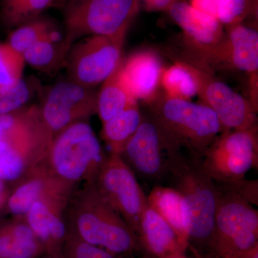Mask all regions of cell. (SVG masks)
Instances as JSON below:
<instances>
[{
    "mask_svg": "<svg viewBox=\"0 0 258 258\" xmlns=\"http://www.w3.org/2000/svg\"><path fill=\"white\" fill-rule=\"evenodd\" d=\"M57 0H22L16 9L3 23L9 28H17L39 18L44 10L54 5Z\"/></svg>",
    "mask_w": 258,
    "mask_h": 258,
    "instance_id": "f1b7e54d",
    "label": "cell"
},
{
    "mask_svg": "<svg viewBox=\"0 0 258 258\" xmlns=\"http://www.w3.org/2000/svg\"><path fill=\"white\" fill-rule=\"evenodd\" d=\"M71 47L53 30L23 54L24 60L34 69L47 72L64 63Z\"/></svg>",
    "mask_w": 258,
    "mask_h": 258,
    "instance_id": "d6986e66",
    "label": "cell"
},
{
    "mask_svg": "<svg viewBox=\"0 0 258 258\" xmlns=\"http://www.w3.org/2000/svg\"><path fill=\"white\" fill-rule=\"evenodd\" d=\"M147 200L151 208L188 240L189 215L186 204L179 192L169 186H157L153 188Z\"/></svg>",
    "mask_w": 258,
    "mask_h": 258,
    "instance_id": "ac0fdd59",
    "label": "cell"
},
{
    "mask_svg": "<svg viewBox=\"0 0 258 258\" xmlns=\"http://www.w3.org/2000/svg\"><path fill=\"white\" fill-rule=\"evenodd\" d=\"M44 184L42 180L32 179L20 185L10 195L8 208L15 215H27L32 205L42 195Z\"/></svg>",
    "mask_w": 258,
    "mask_h": 258,
    "instance_id": "484cf974",
    "label": "cell"
},
{
    "mask_svg": "<svg viewBox=\"0 0 258 258\" xmlns=\"http://www.w3.org/2000/svg\"><path fill=\"white\" fill-rule=\"evenodd\" d=\"M189 4L195 9L204 14L210 15L216 19L218 18L220 0H191Z\"/></svg>",
    "mask_w": 258,
    "mask_h": 258,
    "instance_id": "1f68e13d",
    "label": "cell"
},
{
    "mask_svg": "<svg viewBox=\"0 0 258 258\" xmlns=\"http://www.w3.org/2000/svg\"><path fill=\"white\" fill-rule=\"evenodd\" d=\"M248 4L249 15H252L254 18L258 17V0H247Z\"/></svg>",
    "mask_w": 258,
    "mask_h": 258,
    "instance_id": "e575fe53",
    "label": "cell"
},
{
    "mask_svg": "<svg viewBox=\"0 0 258 258\" xmlns=\"http://www.w3.org/2000/svg\"><path fill=\"white\" fill-rule=\"evenodd\" d=\"M71 258H75V257H72V256H71Z\"/></svg>",
    "mask_w": 258,
    "mask_h": 258,
    "instance_id": "f35d334b",
    "label": "cell"
},
{
    "mask_svg": "<svg viewBox=\"0 0 258 258\" xmlns=\"http://www.w3.org/2000/svg\"><path fill=\"white\" fill-rule=\"evenodd\" d=\"M40 249V240L27 224L0 228V258H35Z\"/></svg>",
    "mask_w": 258,
    "mask_h": 258,
    "instance_id": "ffe728a7",
    "label": "cell"
},
{
    "mask_svg": "<svg viewBox=\"0 0 258 258\" xmlns=\"http://www.w3.org/2000/svg\"><path fill=\"white\" fill-rule=\"evenodd\" d=\"M21 1L22 0H3L1 16L3 22L9 18L10 15L16 9Z\"/></svg>",
    "mask_w": 258,
    "mask_h": 258,
    "instance_id": "836d02e7",
    "label": "cell"
},
{
    "mask_svg": "<svg viewBox=\"0 0 258 258\" xmlns=\"http://www.w3.org/2000/svg\"><path fill=\"white\" fill-rule=\"evenodd\" d=\"M125 36L91 35L73 45L64 61L70 81L87 88L103 83L123 62Z\"/></svg>",
    "mask_w": 258,
    "mask_h": 258,
    "instance_id": "ba28073f",
    "label": "cell"
},
{
    "mask_svg": "<svg viewBox=\"0 0 258 258\" xmlns=\"http://www.w3.org/2000/svg\"><path fill=\"white\" fill-rule=\"evenodd\" d=\"M138 103L103 123V139L111 154H120L143 120Z\"/></svg>",
    "mask_w": 258,
    "mask_h": 258,
    "instance_id": "44dd1931",
    "label": "cell"
},
{
    "mask_svg": "<svg viewBox=\"0 0 258 258\" xmlns=\"http://www.w3.org/2000/svg\"><path fill=\"white\" fill-rule=\"evenodd\" d=\"M121 64L103 83L101 90L98 93L97 113L99 115L102 123L138 103L122 77Z\"/></svg>",
    "mask_w": 258,
    "mask_h": 258,
    "instance_id": "e0dca14e",
    "label": "cell"
},
{
    "mask_svg": "<svg viewBox=\"0 0 258 258\" xmlns=\"http://www.w3.org/2000/svg\"><path fill=\"white\" fill-rule=\"evenodd\" d=\"M195 47L215 46L223 40V25L217 19L198 11L186 0H180L167 10Z\"/></svg>",
    "mask_w": 258,
    "mask_h": 258,
    "instance_id": "2e32d148",
    "label": "cell"
},
{
    "mask_svg": "<svg viewBox=\"0 0 258 258\" xmlns=\"http://www.w3.org/2000/svg\"><path fill=\"white\" fill-rule=\"evenodd\" d=\"M163 70L159 56L150 50L134 53L120 66L122 77L134 98L147 103L158 94Z\"/></svg>",
    "mask_w": 258,
    "mask_h": 258,
    "instance_id": "9a60e30c",
    "label": "cell"
},
{
    "mask_svg": "<svg viewBox=\"0 0 258 258\" xmlns=\"http://www.w3.org/2000/svg\"><path fill=\"white\" fill-rule=\"evenodd\" d=\"M138 237L140 243L157 258H169L184 254L189 247L188 240L149 204L141 218Z\"/></svg>",
    "mask_w": 258,
    "mask_h": 258,
    "instance_id": "5bb4252c",
    "label": "cell"
},
{
    "mask_svg": "<svg viewBox=\"0 0 258 258\" xmlns=\"http://www.w3.org/2000/svg\"><path fill=\"white\" fill-rule=\"evenodd\" d=\"M249 16L247 0H220L218 19L226 26L242 23Z\"/></svg>",
    "mask_w": 258,
    "mask_h": 258,
    "instance_id": "f546056e",
    "label": "cell"
},
{
    "mask_svg": "<svg viewBox=\"0 0 258 258\" xmlns=\"http://www.w3.org/2000/svg\"><path fill=\"white\" fill-rule=\"evenodd\" d=\"M40 108L24 106L9 114L0 115V142H10L33 133L42 124Z\"/></svg>",
    "mask_w": 258,
    "mask_h": 258,
    "instance_id": "603a6c76",
    "label": "cell"
},
{
    "mask_svg": "<svg viewBox=\"0 0 258 258\" xmlns=\"http://www.w3.org/2000/svg\"><path fill=\"white\" fill-rule=\"evenodd\" d=\"M53 30L47 20L38 18L17 27L10 33L7 42L13 50L23 55L35 42Z\"/></svg>",
    "mask_w": 258,
    "mask_h": 258,
    "instance_id": "d4e9b609",
    "label": "cell"
},
{
    "mask_svg": "<svg viewBox=\"0 0 258 258\" xmlns=\"http://www.w3.org/2000/svg\"><path fill=\"white\" fill-rule=\"evenodd\" d=\"M27 216L29 227L40 242L49 243L63 240L66 233L64 222L43 202H35Z\"/></svg>",
    "mask_w": 258,
    "mask_h": 258,
    "instance_id": "7402d4cb",
    "label": "cell"
},
{
    "mask_svg": "<svg viewBox=\"0 0 258 258\" xmlns=\"http://www.w3.org/2000/svg\"><path fill=\"white\" fill-rule=\"evenodd\" d=\"M203 163L216 183L244 179L250 169H257V125L222 132L204 154Z\"/></svg>",
    "mask_w": 258,
    "mask_h": 258,
    "instance_id": "52a82bcc",
    "label": "cell"
},
{
    "mask_svg": "<svg viewBox=\"0 0 258 258\" xmlns=\"http://www.w3.org/2000/svg\"><path fill=\"white\" fill-rule=\"evenodd\" d=\"M96 189L138 236L147 197L119 154L107 157L96 177Z\"/></svg>",
    "mask_w": 258,
    "mask_h": 258,
    "instance_id": "9c48e42d",
    "label": "cell"
},
{
    "mask_svg": "<svg viewBox=\"0 0 258 258\" xmlns=\"http://www.w3.org/2000/svg\"><path fill=\"white\" fill-rule=\"evenodd\" d=\"M25 63L23 56L8 42L0 43V91L23 79Z\"/></svg>",
    "mask_w": 258,
    "mask_h": 258,
    "instance_id": "4316f807",
    "label": "cell"
},
{
    "mask_svg": "<svg viewBox=\"0 0 258 258\" xmlns=\"http://www.w3.org/2000/svg\"><path fill=\"white\" fill-rule=\"evenodd\" d=\"M32 86L23 79L0 91V115L9 114L23 108L31 98Z\"/></svg>",
    "mask_w": 258,
    "mask_h": 258,
    "instance_id": "83f0119b",
    "label": "cell"
},
{
    "mask_svg": "<svg viewBox=\"0 0 258 258\" xmlns=\"http://www.w3.org/2000/svg\"><path fill=\"white\" fill-rule=\"evenodd\" d=\"M223 40L215 46L198 49L203 58L214 63H224L232 69L257 77L258 32L243 23L227 26Z\"/></svg>",
    "mask_w": 258,
    "mask_h": 258,
    "instance_id": "4fadbf2b",
    "label": "cell"
},
{
    "mask_svg": "<svg viewBox=\"0 0 258 258\" xmlns=\"http://www.w3.org/2000/svg\"><path fill=\"white\" fill-rule=\"evenodd\" d=\"M240 258H258V246L251 249L250 251L244 254Z\"/></svg>",
    "mask_w": 258,
    "mask_h": 258,
    "instance_id": "d590c367",
    "label": "cell"
},
{
    "mask_svg": "<svg viewBox=\"0 0 258 258\" xmlns=\"http://www.w3.org/2000/svg\"><path fill=\"white\" fill-rule=\"evenodd\" d=\"M179 151L164 137L152 117L142 123L119 154L134 174L162 182L171 157Z\"/></svg>",
    "mask_w": 258,
    "mask_h": 258,
    "instance_id": "8fae6325",
    "label": "cell"
},
{
    "mask_svg": "<svg viewBox=\"0 0 258 258\" xmlns=\"http://www.w3.org/2000/svg\"><path fill=\"white\" fill-rule=\"evenodd\" d=\"M86 201V208L76 220L80 240L115 255L130 253L138 248L141 244L138 236L96 188Z\"/></svg>",
    "mask_w": 258,
    "mask_h": 258,
    "instance_id": "8992f818",
    "label": "cell"
},
{
    "mask_svg": "<svg viewBox=\"0 0 258 258\" xmlns=\"http://www.w3.org/2000/svg\"><path fill=\"white\" fill-rule=\"evenodd\" d=\"M191 251H192V250H191ZM192 252H194V254H195V257H196L197 258H201L200 257V256L198 255V254L196 253V252H195V251H192ZM169 258H188V257H186V256L184 255V254H176V255L172 256V257H170Z\"/></svg>",
    "mask_w": 258,
    "mask_h": 258,
    "instance_id": "8d00e7d4",
    "label": "cell"
},
{
    "mask_svg": "<svg viewBox=\"0 0 258 258\" xmlns=\"http://www.w3.org/2000/svg\"><path fill=\"white\" fill-rule=\"evenodd\" d=\"M71 256L75 258H116L115 254L98 246L84 241H75L71 248Z\"/></svg>",
    "mask_w": 258,
    "mask_h": 258,
    "instance_id": "4dcf8cb0",
    "label": "cell"
},
{
    "mask_svg": "<svg viewBox=\"0 0 258 258\" xmlns=\"http://www.w3.org/2000/svg\"><path fill=\"white\" fill-rule=\"evenodd\" d=\"M151 117L176 149L203 157L222 133L217 115L203 103L157 95L149 102Z\"/></svg>",
    "mask_w": 258,
    "mask_h": 258,
    "instance_id": "7a4b0ae2",
    "label": "cell"
},
{
    "mask_svg": "<svg viewBox=\"0 0 258 258\" xmlns=\"http://www.w3.org/2000/svg\"><path fill=\"white\" fill-rule=\"evenodd\" d=\"M139 9V0H69L64 12V40L72 46L91 35L125 37Z\"/></svg>",
    "mask_w": 258,
    "mask_h": 258,
    "instance_id": "277c9868",
    "label": "cell"
},
{
    "mask_svg": "<svg viewBox=\"0 0 258 258\" xmlns=\"http://www.w3.org/2000/svg\"><path fill=\"white\" fill-rule=\"evenodd\" d=\"M160 85L164 94L171 98L190 101L198 95L196 79L187 62H176L163 70Z\"/></svg>",
    "mask_w": 258,
    "mask_h": 258,
    "instance_id": "cb8c5ba5",
    "label": "cell"
},
{
    "mask_svg": "<svg viewBox=\"0 0 258 258\" xmlns=\"http://www.w3.org/2000/svg\"><path fill=\"white\" fill-rule=\"evenodd\" d=\"M56 174L69 181L97 174L107 157L91 125L75 122L54 136L48 149Z\"/></svg>",
    "mask_w": 258,
    "mask_h": 258,
    "instance_id": "5b68a950",
    "label": "cell"
},
{
    "mask_svg": "<svg viewBox=\"0 0 258 258\" xmlns=\"http://www.w3.org/2000/svg\"><path fill=\"white\" fill-rule=\"evenodd\" d=\"M189 64L198 84V95L215 112L222 132L243 130L257 126V112L251 102L217 80L207 70Z\"/></svg>",
    "mask_w": 258,
    "mask_h": 258,
    "instance_id": "30bf717a",
    "label": "cell"
},
{
    "mask_svg": "<svg viewBox=\"0 0 258 258\" xmlns=\"http://www.w3.org/2000/svg\"><path fill=\"white\" fill-rule=\"evenodd\" d=\"M1 182L2 181H0V203H1L2 200H3V186H2Z\"/></svg>",
    "mask_w": 258,
    "mask_h": 258,
    "instance_id": "74e56055",
    "label": "cell"
},
{
    "mask_svg": "<svg viewBox=\"0 0 258 258\" xmlns=\"http://www.w3.org/2000/svg\"><path fill=\"white\" fill-rule=\"evenodd\" d=\"M217 187L215 228L206 258H240L258 246L257 210L238 194Z\"/></svg>",
    "mask_w": 258,
    "mask_h": 258,
    "instance_id": "3957f363",
    "label": "cell"
},
{
    "mask_svg": "<svg viewBox=\"0 0 258 258\" xmlns=\"http://www.w3.org/2000/svg\"><path fill=\"white\" fill-rule=\"evenodd\" d=\"M162 182L182 197L189 215V247L206 258L213 237L219 189L204 168L203 157L178 151L169 160Z\"/></svg>",
    "mask_w": 258,
    "mask_h": 258,
    "instance_id": "6da1fadb",
    "label": "cell"
},
{
    "mask_svg": "<svg viewBox=\"0 0 258 258\" xmlns=\"http://www.w3.org/2000/svg\"><path fill=\"white\" fill-rule=\"evenodd\" d=\"M98 93L74 81H60L49 90L41 108L42 119L54 136L75 122L97 113Z\"/></svg>",
    "mask_w": 258,
    "mask_h": 258,
    "instance_id": "7c38bea8",
    "label": "cell"
},
{
    "mask_svg": "<svg viewBox=\"0 0 258 258\" xmlns=\"http://www.w3.org/2000/svg\"><path fill=\"white\" fill-rule=\"evenodd\" d=\"M180 0H139V6L149 12L166 11Z\"/></svg>",
    "mask_w": 258,
    "mask_h": 258,
    "instance_id": "d6a6232c",
    "label": "cell"
}]
</instances>
